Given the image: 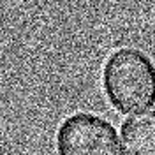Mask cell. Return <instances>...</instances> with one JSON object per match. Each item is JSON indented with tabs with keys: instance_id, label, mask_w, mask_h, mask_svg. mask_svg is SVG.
<instances>
[{
	"instance_id": "1",
	"label": "cell",
	"mask_w": 155,
	"mask_h": 155,
	"mask_svg": "<svg viewBox=\"0 0 155 155\" xmlns=\"http://www.w3.org/2000/svg\"><path fill=\"white\" fill-rule=\"evenodd\" d=\"M102 88L122 115H141L155 106V64L139 48L113 51L102 67Z\"/></svg>"
},
{
	"instance_id": "2",
	"label": "cell",
	"mask_w": 155,
	"mask_h": 155,
	"mask_svg": "<svg viewBox=\"0 0 155 155\" xmlns=\"http://www.w3.org/2000/svg\"><path fill=\"white\" fill-rule=\"evenodd\" d=\"M55 148L57 155H124L113 124L87 111H78L58 125Z\"/></svg>"
},
{
	"instance_id": "3",
	"label": "cell",
	"mask_w": 155,
	"mask_h": 155,
	"mask_svg": "<svg viewBox=\"0 0 155 155\" xmlns=\"http://www.w3.org/2000/svg\"><path fill=\"white\" fill-rule=\"evenodd\" d=\"M125 155H155V111L129 118L122 125Z\"/></svg>"
}]
</instances>
